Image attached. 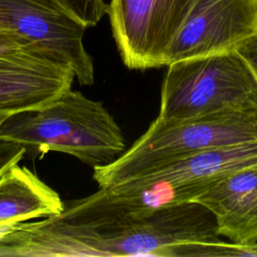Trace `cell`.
<instances>
[{
	"label": "cell",
	"instance_id": "obj_1",
	"mask_svg": "<svg viewBox=\"0 0 257 257\" xmlns=\"http://www.w3.org/2000/svg\"><path fill=\"white\" fill-rule=\"evenodd\" d=\"M220 237L199 203L145 210L99 188L57 215L0 228V256L182 257L189 245Z\"/></svg>",
	"mask_w": 257,
	"mask_h": 257
},
{
	"label": "cell",
	"instance_id": "obj_2",
	"mask_svg": "<svg viewBox=\"0 0 257 257\" xmlns=\"http://www.w3.org/2000/svg\"><path fill=\"white\" fill-rule=\"evenodd\" d=\"M0 140L27 153L67 154L92 168L111 163L125 148L119 125L103 104L71 88L43 105L8 115L0 124Z\"/></svg>",
	"mask_w": 257,
	"mask_h": 257
},
{
	"label": "cell",
	"instance_id": "obj_3",
	"mask_svg": "<svg viewBox=\"0 0 257 257\" xmlns=\"http://www.w3.org/2000/svg\"><path fill=\"white\" fill-rule=\"evenodd\" d=\"M257 141V109L229 111L183 122L157 117L114 161L93 167L99 188H111L181 157L200 151Z\"/></svg>",
	"mask_w": 257,
	"mask_h": 257
},
{
	"label": "cell",
	"instance_id": "obj_4",
	"mask_svg": "<svg viewBox=\"0 0 257 257\" xmlns=\"http://www.w3.org/2000/svg\"><path fill=\"white\" fill-rule=\"evenodd\" d=\"M158 117L183 122L208 115L257 109V78L236 51L169 64Z\"/></svg>",
	"mask_w": 257,
	"mask_h": 257
},
{
	"label": "cell",
	"instance_id": "obj_5",
	"mask_svg": "<svg viewBox=\"0 0 257 257\" xmlns=\"http://www.w3.org/2000/svg\"><path fill=\"white\" fill-rule=\"evenodd\" d=\"M250 167H257V141L190 154L106 189L131 206L154 210L192 202L216 180Z\"/></svg>",
	"mask_w": 257,
	"mask_h": 257
},
{
	"label": "cell",
	"instance_id": "obj_6",
	"mask_svg": "<svg viewBox=\"0 0 257 257\" xmlns=\"http://www.w3.org/2000/svg\"><path fill=\"white\" fill-rule=\"evenodd\" d=\"M196 0H110L112 36L130 69L166 66L168 50Z\"/></svg>",
	"mask_w": 257,
	"mask_h": 257
},
{
	"label": "cell",
	"instance_id": "obj_7",
	"mask_svg": "<svg viewBox=\"0 0 257 257\" xmlns=\"http://www.w3.org/2000/svg\"><path fill=\"white\" fill-rule=\"evenodd\" d=\"M86 27L49 0H0V31L16 33L74 73L79 84L94 81L92 58L83 37Z\"/></svg>",
	"mask_w": 257,
	"mask_h": 257
},
{
	"label": "cell",
	"instance_id": "obj_8",
	"mask_svg": "<svg viewBox=\"0 0 257 257\" xmlns=\"http://www.w3.org/2000/svg\"><path fill=\"white\" fill-rule=\"evenodd\" d=\"M257 34V0H196L166 57L169 64L235 50Z\"/></svg>",
	"mask_w": 257,
	"mask_h": 257
},
{
	"label": "cell",
	"instance_id": "obj_9",
	"mask_svg": "<svg viewBox=\"0 0 257 257\" xmlns=\"http://www.w3.org/2000/svg\"><path fill=\"white\" fill-rule=\"evenodd\" d=\"M74 73L38 49L0 55V113L43 105L71 88Z\"/></svg>",
	"mask_w": 257,
	"mask_h": 257
},
{
	"label": "cell",
	"instance_id": "obj_10",
	"mask_svg": "<svg viewBox=\"0 0 257 257\" xmlns=\"http://www.w3.org/2000/svg\"><path fill=\"white\" fill-rule=\"evenodd\" d=\"M192 202L211 212L220 236L241 244L257 242V167L216 180Z\"/></svg>",
	"mask_w": 257,
	"mask_h": 257
},
{
	"label": "cell",
	"instance_id": "obj_11",
	"mask_svg": "<svg viewBox=\"0 0 257 257\" xmlns=\"http://www.w3.org/2000/svg\"><path fill=\"white\" fill-rule=\"evenodd\" d=\"M64 202L25 166L16 164L0 176V228L61 213Z\"/></svg>",
	"mask_w": 257,
	"mask_h": 257
},
{
	"label": "cell",
	"instance_id": "obj_12",
	"mask_svg": "<svg viewBox=\"0 0 257 257\" xmlns=\"http://www.w3.org/2000/svg\"><path fill=\"white\" fill-rule=\"evenodd\" d=\"M257 257V242L241 244L221 239L187 247L184 257Z\"/></svg>",
	"mask_w": 257,
	"mask_h": 257
},
{
	"label": "cell",
	"instance_id": "obj_13",
	"mask_svg": "<svg viewBox=\"0 0 257 257\" xmlns=\"http://www.w3.org/2000/svg\"><path fill=\"white\" fill-rule=\"evenodd\" d=\"M86 28L95 26L107 13L103 0H49Z\"/></svg>",
	"mask_w": 257,
	"mask_h": 257
},
{
	"label": "cell",
	"instance_id": "obj_14",
	"mask_svg": "<svg viewBox=\"0 0 257 257\" xmlns=\"http://www.w3.org/2000/svg\"><path fill=\"white\" fill-rule=\"evenodd\" d=\"M28 49H38L43 51L36 44H34L30 40L16 33L8 32V31H0V55L16 53V52L28 50Z\"/></svg>",
	"mask_w": 257,
	"mask_h": 257
},
{
	"label": "cell",
	"instance_id": "obj_15",
	"mask_svg": "<svg viewBox=\"0 0 257 257\" xmlns=\"http://www.w3.org/2000/svg\"><path fill=\"white\" fill-rule=\"evenodd\" d=\"M27 154L24 147L9 141L0 140V176L12 166L19 164Z\"/></svg>",
	"mask_w": 257,
	"mask_h": 257
},
{
	"label": "cell",
	"instance_id": "obj_16",
	"mask_svg": "<svg viewBox=\"0 0 257 257\" xmlns=\"http://www.w3.org/2000/svg\"><path fill=\"white\" fill-rule=\"evenodd\" d=\"M235 50L246 60L257 78V34L244 40Z\"/></svg>",
	"mask_w": 257,
	"mask_h": 257
},
{
	"label": "cell",
	"instance_id": "obj_17",
	"mask_svg": "<svg viewBox=\"0 0 257 257\" xmlns=\"http://www.w3.org/2000/svg\"><path fill=\"white\" fill-rule=\"evenodd\" d=\"M8 115L7 114H3V113H0V124L3 122V120L7 117Z\"/></svg>",
	"mask_w": 257,
	"mask_h": 257
}]
</instances>
